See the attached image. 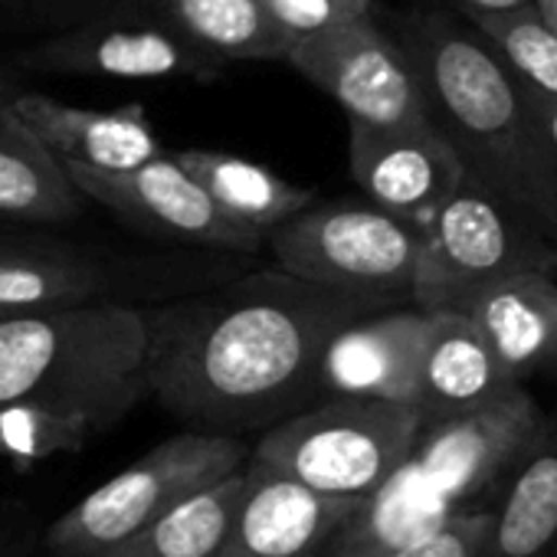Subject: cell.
<instances>
[{"mask_svg":"<svg viewBox=\"0 0 557 557\" xmlns=\"http://www.w3.org/2000/svg\"><path fill=\"white\" fill-rule=\"evenodd\" d=\"M394 309L283 269L141 312V374L161 410L207 433H249L286 420L319 394L329 342L351 322Z\"/></svg>","mask_w":557,"mask_h":557,"instance_id":"6da1fadb","label":"cell"},{"mask_svg":"<svg viewBox=\"0 0 557 557\" xmlns=\"http://www.w3.org/2000/svg\"><path fill=\"white\" fill-rule=\"evenodd\" d=\"M391 34L413 63L430 119L456 145L466 174L557 246V154L495 47L472 24L462 27L430 8L400 14Z\"/></svg>","mask_w":557,"mask_h":557,"instance_id":"7a4b0ae2","label":"cell"},{"mask_svg":"<svg viewBox=\"0 0 557 557\" xmlns=\"http://www.w3.org/2000/svg\"><path fill=\"white\" fill-rule=\"evenodd\" d=\"M541 420L544 410L518 384L479 410L423 423L404 462L348 515L332 557H384L485 508L479 502L495 495Z\"/></svg>","mask_w":557,"mask_h":557,"instance_id":"3957f363","label":"cell"},{"mask_svg":"<svg viewBox=\"0 0 557 557\" xmlns=\"http://www.w3.org/2000/svg\"><path fill=\"white\" fill-rule=\"evenodd\" d=\"M141 358V312L119 302L0 315V407H44L99 436L148 394Z\"/></svg>","mask_w":557,"mask_h":557,"instance_id":"277c9868","label":"cell"},{"mask_svg":"<svg viewBox=\"0 0 557 557\" xmlns=\"http://www.w3.org/2000/svg\"><path fill=\"white\" fill-rule=\"evenodd\" d=\"M420 426L413 404L322 397L265 426L246 462L322 495L364 498L404 462Z\"/></svg>","mask_w":557,"mask_h":557,"instance_id":"5b68a950","label":"cell"},{"mask_svg":"<svg viewBox=\"0 0 557 557\" xmlns=\"http://www.w3.org/2000/svg\"><path fill=\"white\" fill-rule=\"evenodd\" d=\"M423 226L387 213L371 200H312L265 233L283 272L306 283L377 299L410 302Z\"/></svg>","mask_w":557,"mask_h":557,"instance_id":"8992f818","label":"cell"},{"mask_svg":"<svg viewBox=\"0 0 557 557\" xmlns=\"http://www.w3.org/2000/svg\"><path fill=\"white\" fill-rule=\"evenodd\" d=\"M246 459L249 449L239 436L184 430L151 446L128 469L63 511L47 528V547L53 557H96L161 518L187 495L239 472Z\"/></svg>","mask_w":557,"mask_h":557,"instance_id":"52a82bcc","label":"cell"},{"mask_svg":"<svg viewBox=\"0 0 557 557\" xmlns=\"http://www.w3.org/2000/svg\"><path fill=\"white\" fill-rule=\"evenodd\" d=\"M521 269L557 272V246L466 174L423 223L410 302L423 312H462L485 286Z\"/></svg>","mask_w":557,"mask_h":557,"instance_id":"ba28073f","label":"cell"},{"mask_svg":"<svg viewBox=\"0 0 557 557\" xmlns=\"http://www.w3.org/2000/svg\"><path fill=\"white\" fill-rule=\"evenodd\" d=\"M21 70L128 83H210L226 63L197 50L151 0L119 4L47 34L17 57Z\"/></svg>","mask_w":557,"mask_h":557,"instance_id":"9c48e42d","label":"cell"},{"mask_svg":"<svg viewBox=\"0 0 557 557\" xmlns=\"http://www.w3.org/2000/svg\"><path fill=\"white\" fill-rule=\"evenodd\" d=\"M283 63L329 92L348 122L413 125L430 119L420 76L377 14L293 44Z\"/></svg>","mask_w":557,"mask_h":557,"instance_id":"30bf717a","label":"cell"},{"mask_svg":"<svg viewBox=\"0 0 557 557\" xmlns=\"http://www.w3.org/2000/svg\"><path fill=\"white\" fill-rule=\"evenodd\" d=\"M63 168L83 197L109 207L122 220L154 236L223 252H259L265 246V236L233 223L171 151L132 171H89L76 164Z\"/></svg>","mask_w":557,"mask_h":557,"instance_id":"8fae6325","label":"cell"},{"mask_svg":"<svg viewBox=\"0 0 557 557\" xmlns=\"http://www.w3.org/2000/svg\"><path fill=\"white\" fill-rule=\"evenodd\" d=\"M348 168L371 203L417 226L466 181L456 145L433 119L413 125L348 122Z\"/></svg>","mask_w":557,"mask_h":557,"instance_id":"7c38bea8","label":"cell"},{"mask_svg":"<svg viewBox=\"0 0 557 557\" xmlns=\"http://www.w3.org/2000/svg\"><path fill=\"white\" fill-rule=\"evenodd\" d=\"M361 498L322 495L246 462V485L216 557H332Z\"/></svg>","mask_w":557,"mask_h":557,"instance_id":"4fadbf2b","label":"cell"},{"mask_svg":"<svg viewBox=\"0 0 557 557\" xmlns=\"http://www.w3.org/2000/svg\"><path fill=\"white\" fill-rule=\"evenodd\" d=\"M426 332L430 312L417 306L381 309L345 325L322 355L319 394L413 404Z\"/></svg>","mask_w":557,"mask_h":557,"instance_id":"5bb4252c","label":"cell"},{"mask_svg":"<svg viewBox=\"0 0 557 557\" xmlns=\"http://www.w3.org/2000/svg\"><path fill=\"white\" fill-rule=\"evenodd\" d=\"M17 112L60 164L89 171H132L168 154L138 102L119 109H89L70 106L47 92L21 89Z\"/></svg>","mask_w":557,"mask_h":557,"instance_id":"9a60e30c","label":"cell"},{"mask_svg":"<svg viewBox=\"0 0 557 557\" xmlns=\"http://www.w3.org/2000/svg\"><path fill=\"white\" fill-rule=\"evenodd\" d=\"M482 557H557V410L492 495Z\"/></svg>","mask_w":557,"mask_h":557,"instance_id":"2e32d148","label":"cell"},{"mask_svg":"<svg viewBox=\"0 0 557 557\" xmlns=\"http://www.w3.org/2000/svg\"><path fill=\"white\" fill-rule=\"evenodd\" d=\"M518 387L498 364L485 335L459 309L430 312V332L420 358L417 400L423 423L479 410Z\"/></svg>","mask_w":557,"mask_h":557,"instance_id":"e0dca14e","label":"cell"},{"mask_svg":"<svg viewBox=\"0 0 557 557\" xmlns=\"http://www.w3.org/2000/svg\"><path fill=\"white\" fill-rule=\"evenodd\" d=\"M462 312L515 384L557 364V275L550 269L511 272L485 286Z\"/></svg>","mask_w":557,"mask_h":557,"instance_id":"ac0fdd59","label":"cell"},{"mask_svg":"<svg viewBox=\"0 0 557 557\" xmlns=\"http://www.w3.org/2000/svg\"><path fill=\"white\" fill-rule=\"evenodd\" d=\"M17 76L0 66V216L66 223L83 210L86 197L17 112Z\"/></svg>","mask_w":557,"mask_h":557,"instance_id":"d6986e66","label":"cell"},{"mask_svg":"<svg viewBox=\"0 0 557 557\" xmlns=\"http://www.w3.org/2000/svg\"><path fill=\"white\" fill-rule=\"evenodd\" d=\"M102 269L79 249L0 236V315L99 302Z\"/></svg>","mask_w":557,"mask_h":557,"instance_id":"ffe728a7","label":"cell"},{"mask_svg":"<svg viewBox=\"0 0 557 557\" xmlns=\"http://www.w3.org/2000/svg\"><path fill=\"white\" fill-rule=\"evenodd\" d=\"M174 158L233 223L262 236L315 200L312 187L283 181L265 164L230 151L187 148L174 151Z\"/></svg>","mask_w":557,"mask_h":557,"instance_id":"44dd1931","label":"cell"},{"mask_svg":"<svg viewBox=\"0 0 557 557\" xmlns=\"http://www.w3.org/2000/svg\"><path fill=\"white\" fill-rule=\"evenodd\" d=\"M246 466L168 508L132 537L99 550L96 557H216L230 521L239 508Z\"/></svg>","mask_w":557,"mask_h":557,"instance_id":"7402d4cb","label":"cell"},{"mask_svg":"<svg viewBox=\"0 0 557 557\" xmlns=\"http://www.w3.org/2000/svg\"><path fill=\"white\" fill-rule=\"evenodd\" d=\"M151 4L203 53L223 63L286 60V37L262 0H151Z\"/></svg>","mask_w":557,"mask_h":557,"instance_id":"603a6c76","label":"cell"},{"mask_svg":"<svg viewBox=\"0 0 557 557\" xmlns=\"http://www.w3.org/2000/svg\"><path fill=\"white\" fill-rule=\"evenodd\" d=\"M505 60V66L537 92L557 99V37L544 27L534 8L508 14L466 17Z\"/></svg>","mask_w":557,"mask_h":557,"instance_id":"cb8c5ba5","label":"cell"},{"mask_svg":"<svg viewBox=\"0 0 557 557\" xmlns=\"http://www.w3.org/2000/svg\"><path fill=\"white\" fill-rule=\"evenodd\" d=\"M92 433L83 423L60 417L53 410H44V407H30V404L0 407V449L24 456V459H37V456L60 453V449H76Z\"/></svg>","mask_w":557,"mask_h":557,"instance_id":"d4e9b609","label":"cell"},{"mask_svg":"<svg viewBox=\"0 0 557 557\" xmlns=\"http://www.w3.org/2000/svg\"><path fill=\"white\" fill-rule=\"evenodd\" d=\"M262 8L293 47L329 30H338L351 21L374 17L377 0H262Z\"/></svg>","mask_w":557,"mask_h":557,"instance_id":"484cf974","label":"cell"},{"mask_svg":"<svg viewBox=\"0 0 557 557\" xmlns=\"http://www.w3.org/2000/svg\"><path fill=\"white\" fill-rule=\"evenodd\" d=\"M119 0H0V21L24 24L34 30H66Z\"/></svg>","mask_w":557,"mask_h":557,"instance_id":"4316f807","label":"cell"},{"mask_svg":"<svg viewBox=\"0 0 557 557\" xmlns=\"http://www.w3.org/2000/svg\"><path fill=\"white\" fill-rule=\"evenodd\" d=\"M485 528H488V511L475 508V511L453 518L436 534H430L417 544H407L400 550H391L384 557H482Z\"/></svg>","mask_w":557,"mask_h":557,"instance_id":"83f0119b","label":"cell"},{"mask_svg":"<svg viewBox=\"0 0 557 557\" xmlns=\"http://www.w3.org/2000/svg\"><path fill=\"white\" fill-rule=\"evenodd\" d=\"M515 89H518V96H521V102H524L528 115L537 122L541 135L547 138V145H550V148H554V154H557V99H550V96L537 92L531 83H524V79H518V76H515Z\"/></svg>","mask_w":557,"mask_h":557,"instance_id":"f1b7e54d","label":"cell"},{"mask_svg":"<svg viewBox=\"0 0 557 557\" xmlns=\"http://www.w3.org/2000/svg\"><path fill=\"white\" fill-rule=\"evenodd\" d=\"M462 17H482V14H508L534 8V0H449Z\"/></svg>","mask_w":557,"mask_h":557,"instance_id":"f546056e","label":"cell"},{"mask_svg":"<svg viewBox=\"0 0 557 557\" xmlns=\"http://www.w3.org/2000/svg\"><path fill=\"white\" fill-rule=\"evenodd\" d=\"M534 11L544 21V27L557 37V0H534Z\"/></svg>","mask_w":557,"mask_h":557,"instance_id":"4dcf8cb0","label":"cell"},{"mask_svg":"<svg viewBox=\"0 0 557 557\" xmlns=\"http://www.w3.org/2000/svg\"><path fill=\"white\" fill-rule=\"evenodd\" d=\"M0 557H24V550L8 534H0Z\"/></svg>","mask_w":557,"mask_h":557,"instance_id":"1f68e13d","label":"cell"},{"mask_svg":"<svg viewBox=\"0 0 557 557\" xmlns=\"http://www.w3.org/2000/svg\"><path fill=\"white\" fill-rule=\"evenodd\" d=\"M420 4H430V0H420Z\"/></svg>","mask_w":557,"mask_h":557,"instance_id":"d6a6232c","label":"cell"}]
</instances>
